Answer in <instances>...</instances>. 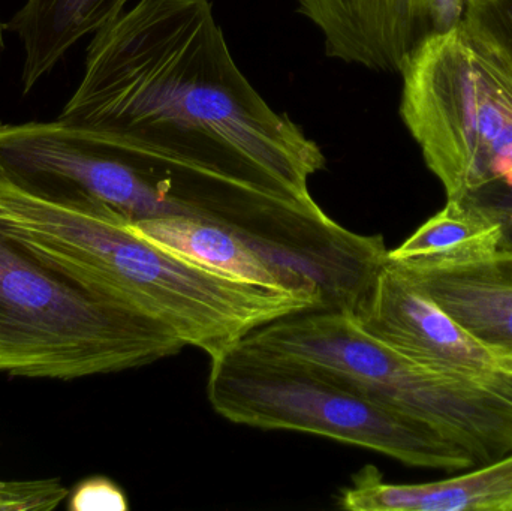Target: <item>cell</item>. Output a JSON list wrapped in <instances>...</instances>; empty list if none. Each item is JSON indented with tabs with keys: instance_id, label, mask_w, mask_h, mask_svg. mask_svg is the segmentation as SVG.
<instances>
[{
	"instance_id": "obj_1",
	"label": "cell",
	"mask_w": 512,
	"mask_h": 511,
	"mask_svg": "<svg viewBox=\"0 0 512 511\" xmlns=\"http://www.w3.org/2000/svg\"><path fill=\"white\" fill-rule=\"evenodd\" d=\"M60 122L152 177L165 218L246 236L271 195L313 201L324 153L237 66L210 0H137L93 35Z\"/></svg>"
},
{
	"instance_id": "obj_2",
	"label": "cell",
	"mask_w": 512,
	"mask_h": 511,
	"mask_svg": "<svg viewBox=\"0 0 512 511\" xmlns=\"http://www.w3.org/2000/svg\"><path fill=\"white\" fill-rule=\"evenodd\" d=\"M0 221L209 359L265 324L324 308L315 291L249 284L170 254L137 236L125 216L84 195L44 200L0 177Z\"/></svg>"
},
{
	"instance_id": "obj_3",
	"label": "cell",
	"mask_w": 512,
	"mask_h": 511,
	"mask_svg": "<svg viewBox=\"0 0 512 511\" xmlns=\"http://www.w3.org/2000/svg\"><path fill=\"white\" fill-rule=\"evenodd\" d=\"M183 348L0 221V374L74 381L143 368Z\"/></svg>"
},
{
	"instance_id": "obj_4",
	"label": "cell",
	"mask_w": 512,
	"mask_h": 511,
	"mask_svg": "<svg viewBox=\"0 0 512 511\" xmlns=\"http://www.w3.org/2000/svg\"><path fill=\"white\" fill-rule=\"evenodd\" d=\"M243 344L330 372L385 407L438 432L484 465L512 453V380L445 374L367 335L349 312H298L249 333Z\"/></svg>"
},
{
	"instance_id": "obj_5",
	"label": "cell",
	"mask_w": 512,
	"mask_h": 511,
	"mask_svg": "<svg viewBox=\"0 0 512 511\" xmlns=\"http://www.w3.org/2000/svg\"><path fill=\"white\" fill-rule=\"evenodd\" d=\"M207 398L228 422L361 447L408 467L459 473L474 459L438 432L358 392L330 372L239 342L210 359Z\"/></svg>"
},
{
	"instance_id": "obj_6",
	"label": "cell",
	"mask_w": 512,
	"mask_h": 511,
	"mask_svg": "<svg viewBox=\"0 0 512 511\" xmlns=\"http://www.w3.org/2000/svg\"><path fill=\"white\" fill-rule=\"evenodd\" d=\"M400 116L447 200L512 191V75L465 24L409 54Z\"/></svg>"
},
{
	"instance_id": "obj_7",
	"label": "cell",
	"mask_w": 512,
	"mask_h": 511,
	"mask_svg": "<svg viewBox=\"0 0 512 511\" xmlns=\"http://www.w3.org/2000/svg\"><path fill=\"white\" fill-rule=\"evenodd\" d=\"M351 317L367 335L426 368L481 380H512V371L498 354L466 332L390 260L361 294Z\"/></svg>"
},
{
	"instance_id": "obj_8",
	"label": "cell",
	"mask_w": 512,
	"mask_h": 511,
	"mask_svg": "<svg viewBox=\"0 0 512 511\" xmlns=\"http://www.w3.org/2000/svg\"><path fill=\"white\" fill-rule=\"evenodd\" d=\"M468 0H297L324 38L328 57L400 74L432 33L459 26Z\"/></svg>"
},
{
	"instance_id": "obj_9",
	"label": "cell",
	"mask_w": 512,
	"mask_h": 511,
	"mask_svg": "<svg viewBox=\"0 0 512 511\" xmlns=\"http://www.w3.org/2000/svg\"><path fill=\"white\" fill-rule=\"evenodd\" d=\"M394 264L484 347L499 357L511 356L512 248L465 266Z\"/></svg>"
},
{
	"instance_id": "obj_10",
	"label": "cell",
	"mask_w": 512,
	"mask_h": 511,
	"mask_svg": "<svg viewBox=\"0 0 512 511\" xmlns=\"http://www.w3.org/2000/svg\"><path fill=\"white\" fill-rule=\"evenodd\" d=\"M348 511H512V453L472 471L417 485L387 483L367 465L339 495Z\"/></svg>"
},
{
	"instance_id": "obj_11",
	"label": "cell",
	"mask_w": 512,
	"mask_h": 511,
	"mask_svg": "<svg viewBox=\"0 0 512 511\" xmlns=\"http://www.w3.org/2000/svg\"><path fill=\"white\" fill-rule=\"evenodd\" d=\"M128 225L141 239L212 272L262 287L319 294L268 260L254 246L216 225L185 218L147 219Z\"/></svg>"
},
{
	"instance_id": "obj_12",
	"label": "cell",
	"mask_w": 512,
	"mask_h": 511,
	"mask_svg": "<svg viewBox=\"0 0 512 511\" xmlns=\"http://www.w3.org/2000/svg\"><path fill=\"white\" fill-rule=\"evenodd\" d=\"M131 0H26L6 24L24 50V93L30 92L66 53L119 17Z\"/></svg>"
},
{
	"instance_id": "obj_13",
	"label": "cell",
	"mask_w": 512,
	"mask_h": 511,
	"mask_svg": "<svg viewBox=\"0 0 512 511\" xmlns=\"http://www.w3.org/2000/svg\"><path fill=\"white\" fill-rule=\"evenodd\" d=\"M508 248L501 219L471 201L447 200L444 209L388 251V260L405 267L442 269L487 260Z\"/></svg>"
},
{
	"instance_id": "obj_14",
	"label": "cell",
	"mask_w": 512,
	"mask_h": 511,
	"mask_svg": "<svg viewBox=\"0 0 512 511\" xmlns=\"http://www.w3.org/2000/svg\"><path fill=\"white\" fill-rule=\"evenodd\" d=\"M462 23L512 75V0H468Z\"/></svg>"
},
{
	"instance_id": "obj_15",
	"label": "cell",
	"mask_w": 512,
	"mask_h": 511,
	"mask_svg": "<svg viewBox=\"0 0 512 511\" xmlns=\"http://www.w3.org/2000/svg\"><path fill=\"white\" fill-rule=\"evenodd\" d=\"M68 509L72 511H128L126 492L113 480L104 476L89 477L78 483L68 495Z\"/></svg>"
},
{
	"instance_id": "obj_16",
	"label": "cell",
	"mask_w": 512,
	"mask_h": 511,
	"mask_svg": "<svg viewBox=\"0 0 512 511\" xmlns=\"http://www.w3.org/2000/svg\"><path fill=\"white\" fill-rule=\"evenodd\" d=\"M502 222H504L505 230H507L508 245L512 248V213L502 218Z\"/></svg>"
},
{
	"instance_id": "obj_17",
	"label": "cell",
	"mask_w": 512,
	"mask_h": 511,
	"mask_svg": "<svg viewBox=\"0 0 512 511\" xmlns=\"http://www.w3.org/2000/svg\"><path fill=\"white\" fill-rule=\"evenodd\" d=\"M3 29H5V26L0 23V62H2L3 50H5V41H3Z\"/></svg>"
},
{
	"instance_id": "obj_18",
	"label": "cell",
	"mask_w": 512,
	"mask_h": 511,
	"mask_svg": "<svg viewBox=\"0 0 512 511\" xmlns=\"http://www.w3.org/2000/svg\"><path fill=\"white\" fill-rule=\"evenodd\" d=\"M501 362L502 365L505 366V368H508L510 369V371H512V354L511 356L501 357Z\"/></svg>"
}]
</instances>
